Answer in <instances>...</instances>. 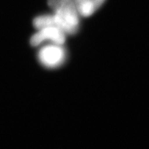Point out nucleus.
<instances>
[{"mask_svg":"<svg viewBox=\"0 0 149 149\" xmlns=\"http://www.w3.org/2000/svg\"><path fill=\"white\" fill-rule=\"evenodd\" d=\"M48 4L54 11L55 26L66 35H74L79 28V15L73 0H48Z\"/></svg>","mask_w":149,"mask_h":149,"instance_id":"obj_1","label":"nucleus"},{"mask_svg":"<svg viewBox=\"0 0 149 149\" xmlns=\"http://www.w3.org/2000/svg\"><path fill=\"white\" fill-rule=\"evenodd\" d=\"M38 59L44 67L56 68L66 61V51L62 45L50 44L44 46L38 52Z\"/></svg>","mask_w":149,"mask_h":149,"instance_id":"obj_2","label":"nucleus"},{"mask_svg":"<svg viewBox=\"0 0 149 149\" xmlns=\"http://www.w3.org/2000/svg\"><path fill=\"white\" fill-rule=\"evenodd\" d=\"M66 35L62 30L53 26L40 29L31 38V44L33 46H38L44 42L63 45L66 42Z\"/></svg>","mask_w":149,"mask_h":149,"instance_id":"obj_3","label":"nucleus"},{"mask_svg":"<svg viewBox=\"0 0 149 149\" xmlns=\"http://www.w3.org/2000/svg\"><path fill=\"white\" fill-rule=\"evenodd\" d=\"M79 16L88 17L92 15L96 8L93 0H73Z\"/></svg>","mask_w":149,"mask_h":149,"instance_id":"obj_4","label":"nucleus"},{"mask_svg":"<svg viewBox=\"0 0 149 149\" xmlns=\"http://www.w3.org/2000/svg\"><path fill=\"white\" fill-rule=\"evenodd\" d=\"M33 25L38 30L53 26H55L53 15H43L37 17L33 20Z\"/></svg>","mask_w":149,"mask_h":149,"instance_id":"obj_5","label":"nucleus"},{"mask_svg":"<svg viewBox=\"0 0 149 149\" xmlns=\"http://www.w3.org/2000/svg\"><path fill=\"white\" fill-rule=\"evenodd\" d=\"M106 0H93V2L95 3V6L96 8L99 9L100 7H101V6L103 4Z\"/></svg>","mask_w":149,"mask_h":149,"instance_id":"obj_6","label":"nucleus"}]
</instances>
